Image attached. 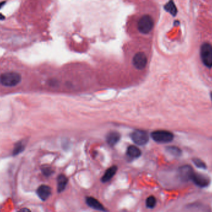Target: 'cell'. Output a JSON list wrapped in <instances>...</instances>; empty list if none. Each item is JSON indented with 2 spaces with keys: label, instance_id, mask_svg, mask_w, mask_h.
<instances>
[{
  "label": "cell",
  "instance_id": "16",
  "mask_svg": "<svg viewBox=\"0 0 212 212\" xmlns=\"http://www.w3.org/2000/svg\"><path fill=\"white\" fill-rule=\"evenodd\" d=\"M166 151L168 153L175 157H179L182 155L181 149L177 146H168L166 148Z\"/></svg>",
  "mask_w": 212,
  "mask_h": 212
},
{
  "label": "cell",
  "instance_id": "15",
  "mask_svg": "<svg viewBox=\"0 0 212 212\" xmlns=\"http://www.w3.org/2000/svg\"><path fill=\"white\" fill-rule=\"evenodd\" d=\"M164 9L166 11L169 12L171 14H172L174 16H175L177 13V7H176V5L173 1L168 2L164 6Z\"/></svg>",
  "mask_w": 212,
  "mask_h": 212
},
{
  "label": "cell",
  "instance_id": "19",
  "mask_svg": "<svg viewBox=\"0 0 212 212\" xmlns=\"http://www.w3.org/2000/svg\"><path fill=\"white\" fill-rule=\"evenodd\" d=\"M193 162L195 164V166L201 169H207V166L206 164L202 161L201 159H199V158H194L193 159Z\"/></svg>",
  "mask_w": 212,
  "mask_h": 212
},
{
  "label": "cell",
  "instance_id": "20",
  "mask_svg": "<svg viewBox=\"0 0 212 212\" xmlns=\"http://www.w3.org/2000/svg\"><path fill=\"white\" fill-rule=\"evenodd\" d=\"M42 172L45 176H50L53 174V170L50 167H43L42 168Z\"/></svg>",
  "mask_w": 212,
  "mask_h": 212
},
{
  "label": "cell",
  "instance_id": "18",
  "mask_svg": "<svg viewBox=\"0 0 212 212\" xmlns=\"http://www.w3.org/2000/svg\"><path fill=\"white\" fill-rule=\"evenodd\" d=\"M156 205V199L154 196H150L146 200V205L149 209H153Z\"/></svg>",
  "mask_w": 212,
  "mask_h": 212
},
{
  "label": "cell",
  "instance_id": "11",
  "mask_svg": "<svg viewBox=\"0 0 212 212\" xmlns=\"http://www.w3.org/2000/svg\"><path fill=\"white\" fill-rule=\"evenodd\" d=\"M120 135L117 132H109L106 137V141L108 144L110 146H115L120 140Z\"/></svg>",
  "mask_w": 212,
  "mask_h": 212
},
{
  "label": "cell",
  "instance_id": "12",
  "mask_svg": "<svg viewBox=\"0 0 212 212\" xmlns=\"http://www.w3.org/2000/svg\"><path fill=\"white\" fill-rule=\"evenodd\" d=\"M68 179L67 177L63 174H60L57 177V190L58 192H63L68 184Z\"/></svg>",
  "mask_w": 212,
  "mask_h": 212
},
{
  "label": "cell",
  "instance_id": "2",
  "mask_svg": "<svg viewBox=\"0 0 212 212\" xmlns=\"http://www.w3.org/2000/svg\"><path fill=\"white\" fill-rule=\"evenodd\" d=\"M154 21L151 16L148 14L142 16L138 20L137 23V29L143 34L150 33L153 29Z\"/></svg>",
  "mask_w": 212,
  "mask_h": 212
},
{
  "label": "cell",
  "instance_id": "8",
  "mask_svg": "<svg viewBox=\"0 0 212 212\" xmlns=\"http://www.w3.org/2000/svg\"><path fill=\"white\" fill-rule=\"evenodd\" d=\"M191 181H192L196 186L200 187H206L210 182V180L207 176L195 172L192 176Z\"/></svg>",
  "mask_w": 212,
  "mask_h": 212
},
{
  "label": "cell",
  "instance_id": "6",
  "mask_svg": "<svg viewBox=\"0 0 212 212\" xmlns=\"http://www.w3.org/2000/svg\"><path fill=\"white\" fill-rule=\"evenodd\" d=\"M132 141L137 145H145L149 141V136L148 133L143 130H136L131 134Z\"/></svg>",
  "mask_w": 212,
  "mask_h": 212
},
{
  "label": "cell",
  "instance_id": "5",
  "mask_svg": "<svg viewBox=\"0 0 212 212\" xmlns=\"http://www.w3.org/2000/svg\"><path fill=\"white\" fill-rule=\"evenodd\" d=\"M148 63L146 54L143 52H138L135 54L132 59V64L137 70L144 69Z\"/></svg>",
  "mask_w": 212,
  "mask_h": 212
},
{
  "label": "cell",
  "instance_id": "14",
  "mask_svg": "<svg viewBox=\"0 0 212 212\" xmlns=\"http://www.w3.org/2000/svg\"><path fill=\"white\" fill-rule=\"evenodd\" d=\"M127 153L131 158H138L141 154V152L140 149L135 146H130L127 149Z\"/></svg>",
  "mask_w": 212,
  "mask_h": 212
},
{
  "label": "cell",
  "instance_id": "4",
  "mask_svg": "<svg viewBox=\"0 0 212 212\" xmlns=\"http://www.w3.org/2000/svg\"><path fill=\"white\" fill-rule=\"evenodd\" d=\"M152 139L159 143H168L174 139V134L168 131L158 130L153 131L151 134Z\"/></svg>",
  "mask_w": 212,
  "mask_h": 212
},
{
  "label": "cell",
  "instance_id": "22",
  "mask_svg": "<svg viewBox=\"0 0 212 212\" xmlns=\"http://www.w3.org/2000/svg\"><path fill=\"white\" fill-rule=\"evenodd\" d=\"M4 19H5V17L3 15H2V14H0V20H2Z\"/></svg>",
  "mask_w": 212,
  "mask_h": 212
},
{
  "label": "cell",
  "instance_id": "21",
  "mask_svg": "<svg viewBox=\"0 0 212 212\" xmlns=\"http://www.w3.org/2000/svg\"><path fill=\"white\" fill-rule=\"evenodd\" d=\"M17 212H31L30 210L27 209V208H23V209H21V210H19V211Z\"/></svg>",
  "mask_w": 212,
  "mask_h": 212
},
{
  "label": "cell",
  "instance_id": "1",
  "mask_svg": "<svg viewBox=\"0 0 212 212\" xmlns=\"http://www.w3.org/2000/svg\"><path fill=\"white\" fill-rule=\"evenodd\" d=\"M22 79L21 75L16 72H7L0 75V84L7 87H12L18 85Z\"/></svg>",
  "mask_w": 212,
  "mask_h": 212
},
{
  "label": "cell",
  "instance_id": "23",
  "mask_svg": "<svg viewBox=\"0 0 212 212\" xmlns=\"http://www.w3.org/2000/svg\"><path fill=\"white\" fill-rule=\"evenodd\" d=\"M210 96H211V99H212V92H211V95H210Z\"/></svg>",
  "mask_w": 212,
  "mask_h": 212
},
{
  "label": "cell",
  "instance_id": "10",
  "mask_svg": "<svg viewBox=\"0 0 212 212\" xmlns=\"http://www.w3.org/2000/svg\"><path fill=\"white\" fill-rule=\"evenodd\" d=\"M86 204L88 206L91 207L92 209H94L97 210H100L103 212L106 211V209L103 206V205L99 202V201L97 199H96L94 197H88L86 199Z\"/></svg>",
  "mask_w": 212,
  "mask_h": 212
},
{
  "label": "cell",
  "instance_id": "3",
  "mask_svg": "<svg viewBox=\"0 0 212 212\" xmlns=\"http://www.w3.org/2000/svg\"><path fill=\"white\" fill-rule=\"evenodd\" d=\"M200 57L203 64L208 68L212 67V46L207 42L204 43L200 48Z\"/></svg>",
  "mask_w": 212,
  "mask_h": 212
},
{
  "label": "cell",
  "instance_id": "7",
  "mask_svg": "<svg viewBox=\"0 0 212 212\" xmlns=\"http://www.w3.org/2000/svg\"><path fill=\"white\" fill-rule=\"evenodd\" d=\"M194 171L192 167L189 165L181 166L179 169V176L182 181L187 182L192 179Z\"/></svg>",
  "mask_w": 212,
  "mask_h": 212
},
{
  "label": "cell",
  "instance_id": "13",
  "mask_svg": "<svg viewBox=\"0 0 212 212\" xmlns=\"http://www.w3.org/2000/svg\"><path fill=\"white\" fill-rule=\"evenodd\" d=\"M117 171V166H112L109 167L108 169H107L104 176H103L101 181L103 182H107L110 179L113 178V177L115 176Z\"/></svg>",
  "mask_w": 212,
  "mask_h": 212
},
{
  "label": "cell",
  "instance_id": "9",
  "mask_svg": "<svg viewBox=\"0 0 212 212\" xmlns=\"http://www.w3.org/2000/svg\"><path fill=\"white\" fill-rule=\"evenodd\" d=\"M52 194L51 188L46 185H42L37 190L38 197L43 201L47 200Z\"/></svg>",
  "mask_w": 212,
  "mask_h": 212
},
{
  "label": "cell",
  "instance_id": "17",
  "mask_svg": "<svg viewBox=\"0 0 212 212\" xmlns=\"http://www.w3.org/2000/svg\"><path fill=\"white\" fill-rule=\"evenodd\" d=\"M25 148V145L24 143L22 141L18 142L17 144H16L14 149L12 151V155L13 156H16L22 152Z\"/></svg>",
  "mask_w": 212,
  "mask_h": 212
}]
</instances>
